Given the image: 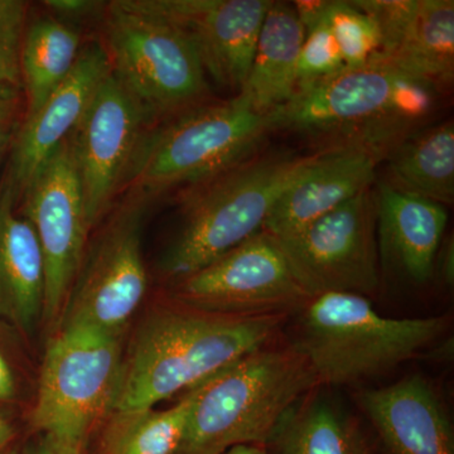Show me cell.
<instances>
[{
    "instance_id": "obj_29",
    "label": "cell",
    "mask_w": 454,
    "mask_h": 454,
    "mask_svg": "<svg viewBox=\"0 0 454 454\" xmlns=\"http://www.w3.org/2000/svg\"><path fill=\"white\" fill-rule=\"evenodd\" d=\"M20 98L0 97V163L12 148L13 140L20 127H18V110Z\"/></svg>"
},
{
    "instance_id": "obj_26",
    "label": "cell",
    "mask_w": 454,
    "mask_h": 454,
    "mask_svg": "<svg viewBox=\"0 0 454 454\" xmlns=\"http://www.w3.org/2000/svg\"><path fill=\"white\" fill-rule=\"evenodd\" d=\"M322 17L333 31L346 68L369 64L380 49L375 20L356 2H322Z\"/></svg>"
},
{
    "instance_id": "obj_23",
    "label": "cell",
    "mask_w": 454,
    "mask_h": 454,
    "mask_svg": "<svg viewBox=\"0 0 454 454\" xmlns=\"http://www.w3.org/2000/svg\"><path fill=\"white\" fill-rule=\"evenodd\" d=\"M82 35L64 20L42 17L27 26L20 53L25 119L37 112L74 70Z\"/></svg>"
},
{
    "instance_id": "obj_3",
    "label": "cell",
    "mask_w": 454,
    "mask_h": 454,
    "mask_svg": "<svg viewBox=\"0 0 454 454\" xmlns=\"http://www.w3.org/2000/svg\"><path fill=\"white\" fill-rule=\"evenodd\" d=\"M317 387L309 361L294 346L253 352L203 382L176 454L268 447L284 419Z\"/></svg>"
},
{
    "instance_id": "obj_8",
    "label": "cell",
    "mask_w": 454,
    "mask_h": 454,
    "mask_svg": "<svg viewBox=\"0 0 454 454\" xmlns=\"http://www.w3.org/2000/svg\"><path fill=\"white\" fill-rule=\"evenodd\" d=\"M121 334L68 321L51 340L42 366L32 424L40 434L86 446L112 411L121 379Z\"/></svg>"
},
{
    "instance_id": "obj_36",
    "label": "cell",
    "mask_w": 454,
    "mask_h": 454,
    "mask_svg": "<svg viewBox=\"0 0 454 454\" xmlns=\"http://www.w3.org/2000/svg\"><path fill=\"white\" fill-rule=\"evenodd\" d=\"M0 454H20V452H17V450H3V452H0Z\"/></svg>"
},
{
    "instance_id": "obj_15",
    "label": "cell",
    "mask_w": 454,
    "mask_h": 454,
    "mask_svg": "<svg viewBox=\"0 0 454 454\" xmlns=\"http://www.w3.org/2000/svg\"><path fill=\"white\" fill-rule=\"evenodd\" d=\"M355 2L375 20L380 31V49L370 62L393 66L441 92L452 88L453 0Z\"/></svg>"
},
{
    "instance_id": "obj_14",
    "label": "cell",
    "mask_w": 454,
    "mask_h": 454,
    "mask_svg": "<svg viewBox=\"0 0 454 454\" xmlns=\"http://www.w3.org/2000/svg\"><path fill=\"white\" fill-rule=\"evenodd\" d=\"M184 32L203 68L236 95L243 89L273 0H139Z\"/></svg>"
},
{
    "instance_id": "obj_1",
    "label": "cell",
    "mask_w": 454,
    "mask_h": 454,
    "mask_svg": "<svg viewBox=\"0 0 454 454\" xmlns=\"http://www.w3.org/2000/svg\"><path fill=\"white\" fill-rule=\"evenodd\" d=\"M443 92L393 66L370 62L297 86L270 114L274 130L292 131L318 151L357 149L387 160L429 125Z\"/></svg>"
},
{
    "instance_id": "obj_24",
    "label": "cell",
    "mask_w": 454,
    "mask_h": 454,
    "mask_svg": "<svg viewBox=\"0 0 454 454\" xmlns=\"http://www.w3.org/2000/svg\"><path fill=\"white\" fill-rule=\"evenodd\" d=\"M267 450L269 454H373L356 420L322 399L295 406Z\"/></svg>"
},
{
    "instance_id": "obj_21",
    "label": "cell",
    "mask_w": 454,
    "mask_h": 454,
    "mask_svg": "<svg viewBox=\"0 0 454 454\" xmlns=\"http://www.w3.org/2000/svg\"><path fill=\"white\" fill-rule=\"evenodd\" d=\"M304 28L294 5L273 2L262 29L252 67L239 97L262 115H270L291 100L298 85Z\"/></svg>"
},
{
    "instance_id": "obj_22",
    "label": "cell",
    "mask_w": 454,
    "mask_h": 454,
    "mask_svg": "<svg viewBox=\"0 0 454 454\" xmlns=\"http://www.w3.org/2000/svg\"><path fill=\"white\" fill-rule=\"evenodd\" d=\"M385 184L402 192L443 206L454 202V127L452 121L427 125L387 158Z\"/></svg>"
},
{
    "instance_id": "obj_7",
    "label": "cell",
    "mask_w": 454,
    "mask_h": 454,
    "mask_svg": "<svg viewBox=\"0 0 454 454\" xmlns=\"http://www.w3.org/2000/svg\"><path fill=\"white\" fill-rule=\"evenodd\" d=\"M104 35L112 74L153 127L210 101L207 74L193 44L139 0L107 3Z\"/></svg>"
},
{
    "instance_id": "obj_17",
    "label": "cell",
    "mask_w": 454,
    "mask_h": 454,
    "mask_svg": "<svg viewBox=\"0 0 454 454\" xmlns=\"http://www.w3.org/2000/svg\"><path fill=\"white\" fill-rule=\"evenodd\" d=\"M357 403L384 454H454L450 415L437 390L419 373L361 391Z\"/></svg>"
},
{
    "instance_id": "obj_28",
    "label": "cell",
    "mask_w": 454,
    "mask_h": 454,
    "mask_svg": "<svg viewBox=\"0 0 454 454\" xmlns=\"http://www.w3.org/2000/svg\"><path fill=\"white\" fill-rule=\"evenodd\" d=\"M28 5L20 0H0V97L20 98L23 91L20 53Z\"/></svg>"
},
{
    "instance_id": "obj_5",
    "label": "cell",
    "mask_w": 454,
    "mask_h": 454,
    "mask_svg": "<svg viewBox=\"0 0 454 454\" xmlns=\"http://www.w3.org/2000/svg\"><path fill=\"white\" fill-rule=\"evenodd\" d=\"M294 348L309 361L318 385L339 387L390 372L441 339L447 317L390 318L369 298L325 293L301 307Z\"/></svg>"
},
{
    "instance_id": "obj_25",
    "label": "cell",
    "mask_w": 454,
    "mask_h": 454,
    "mask_svg": "<svg viewBox=\"0 0 454 454\" xmlns=\"http://www.w3.org/2000/svg\"><path fill=\"white\" fill-rule=\"evenodd\" d=\"M203 382L166 411L151 409L124 417L116 415L106 435V454L177 453Z\"/></svg>"
},
{
    "instance_id": "obj_35",
    "label": "cell",
    "mask_w": 454,
    "mask_h": 454,
    "mask_svg": "<svg viewBox=\"0 0 454 454\" xmlns=\"http://www.w3.org/2000/svg\"><path fill=\"white\" fill-rule=\"evenodd\" d=\"M223 454H269L267 447L262 446H236Z\"/></svg>"
},
{
    "instance_id": "obj_2",
    "label": "cell",
    "mask_w": 454,
    "mask_h": 454,
    "mask_svg": "<svg viewBox=\"0 0 454 454\" xmlns=\"http://www.w3.org/2000/svg\"><path fill=\"white\" fill-rule=\"evenodd\" d=\"M286 316H230L186 304L160 310L140 328L112 411L118 417L151 411L191 390L259 349L268 348Z\"/></svg>"
},
{
    "instance_id": "obj_33",
    "label": "cell",
    "mask_w": 454,
    "mask_h": 454,
    "mask_svg": "<svg viewBox=\"0 0 454 454\" xmlns=\"http://www.w3.org/2000/svg\"><path fill=\"white\" fill-rule=\"evenodd\" d=\"M442 247H443V250H442V252L439 250L437 256V260H441V273L444 280H446V283L452 286L454 279V249L452 239H450V241H447Z\"/></svg>"
},
{
    "instance_id": "obj_10",
    "label": "cell",
    "mask_w": 454,
    "mask_h": 454,
    "mask_svg": "<svg viewBox=\"0 0 454 454\" xmlns=\"http://www.w3.org/2000/svg\"><path fill=\"white\" fill-rule=\"evenodd\" d=\"M149 200L125 192L97 243L82 262L68 298L65 322H82L121 334L148 288L142 254V223Z\"/></svg>"
},
{
    "instance_id": "obj_12",
    "label": "cell",
    "mask_w": 454,
    "mask_h": 454,
    "mask_svg": "<svg viewBox=\"0 0 454 454\" xmlns=\"http://www.w3.org/2000/svg\"><path fill=\"white\" fill-rule=\"evenodd\" d=\"M18 202L43 254L41 319L53 327L67 306L91 230L74 160L73 134L51 155Z\"/></svg>"
},
{
    "instance_id": "obj_16",
    "label": "cell",
    "mask_w": 454,
    "mask_h": 454,
    "mask_svg": "<svg viewBox=\"0 0 454 454\" xmlns=\"http://www.w3.org/2000/svg\"><path fill=\"white\" fill-rule=\"evenodd\" d=\"M110 73L112 68L104 44L98 41L89 42L82 46L67 79L37 112L23 119L12 145L4 181L17 202L51 155L76 129L92 98Z\"/></svg>"
},
{
    "instance_id": "obj_18",
    "label": "cell",
    "mask_w": 454,
    "mask_h": 454,
    "mask_svg": "<svg viewBox=\"0 0 454 454\" xmlns=\"http://www.w3.org/2000/svg\"><path fill=\"white\" fill-rule=\"evenodd\" d=\"M379 162L378 158L357 149L318 151L315 160L278 197L262 231L277 240L301 231L372 187Z\"/></svg>"
},
{
    "instance_id": "obj_32",
    "label": "cell",
    "mask_w": 454,
    "mask_h": 454,
    "mask_svg": "<svg viewBox=\"0 0 454 454\" xmlns=\"http://www.w3.org/2000/svg\"><path fill=\"white\" fill-rule=\"evenodd\" d=\"M16 394V381L7 360L0 354V402L12 399Z\"/></svg>"
},
{
    "instance_id": "obj_11",
    "label": "cell",
    "mask_w": 454,
    "mask_h": 454,
    "mask_svg": "<svg viewBox=\"0 0 454 454\" xmlns=\"http://www.w3.org/2000/svg\"><path fill=\"white\" fill-rule=\"evenodd\" d=\"M179 301L230 316L283 315L310 300L279 243L259 231L176 283Z\"/></svg>"
},
{
    "instance_id": "obj_31",
    "label": "cell",
    "mask_w": 454,
    "mask_h": 454,
    "mask_svg": "<svg viewBox=\"0 0 454 454\" xmlns=\"http://www.w3.org/2000/svg\"><path fill=\"white\" fill-rule=\"evenodd\" d=\"M44 7L64 18H83L95 13L98 9L106 7V4L92 0H47Z\"/></svg>"
},
{
    "instance_id": "obj_13",
    "label": "cell",
    "mask_w": 454,
    "mask_h": 454,
    "mask_svg": "<svg viewBox=\"0 0 454 454\" xmlns=\"http://www.w3.org/2000/svg\"><path fill=\"white\" fill-rule=\"evenodd\" d=\"M153 127L145 110L112 73L73 133L86 216L94 227L122 193L137 149Z\"/></svg>"
},
{
    "instance_id": "obj_4",
    "label": "cell",
    "mask_w": 454,
    "mask_h": 454,
    "mask_svg": "<svg viewBox=\"0 0 454 454\" xmlns=\"http://www.w3.org/2000/svg\"><path fill=\"white\" fill-rule=\"evenodd\" d=\"M317 153L253 155L184 188L182 226L164 255L163 273L182 279L262 231L284 188Z\"/></svg>"
},
{
    "instance_id": "obj_30",
    "label": "cell",
    "mask_w": 454,
    "mask_h": 454,
    "mask_svg": "<svg viewBox=\"0 0 454 454\" xmlns=\"http://www.w3.org/2000/svg\"><path fill=\"white\" fill-rule=\"evenodd\" d=\"M85 447L55 435L41 434L25 454H85Z\"/></svg>"
},
{
    "instance_id": "obj_6",
    "label": "cell",
    "mask_w": 454,
    "mask_h": 454,
    "mask_svg": "<svg viewBox=\"0 0 454 454\" xmlns=\"http://www.w3.org/2000/svg\"><path fill=\"white\" fill-rule=\"evenodd\" d=\"M270 131V115L256 113L239 95L207 101L145 131L122 192L151 201L210 178L253 157Z\"/></svg>"
},
{
    "instance_id": "obj_27",
    "label": "cell",
    "mask_w": 454,
    "mask_h": 454,
    "mask_svg": "<svg viewBox=\"0 0 454 454\" xmlns=\"http://www.w3.org/2000/svg\"><path fill=\"white\" fill-rule=\"evenodd\" d=\"M322 2H294L306 28L298 64V85L325 79L346 68L333 31L321 13Z\"/></svg>"
},
{
    "instance_id": "obj_9",
    "label": "cell",
    "mask_w": 454,
    "mask_h": 454,
    "mask_svg": "<svg viewBox=\"0 0 454 454\" xmlns=\"http://www.w3.org/2000/svg\"><path fill=\"white\" fill-rule=\"evenodd\" d=\"M378 207L372 187L288 238L276 240L310 298L378 292Z\"/></svg>"
},
{
    "instance_id": "obj_20",
    "label": "cell",
    "mask_w": 454,
    "mask_h": 454,
    "mask_svg": "<svg viewBox=\"0 0 454 454\" xmlns=\"http://www.w3.org/2000/svg\"><path fill=\"white\" fill-rule=\"evenodd\" d=\"M16 197L0 186V309L23 331L42 318L44 260L29 221L16 211Z\"/></svg>"
},
{
    "instance_id": "obj_19",
    "label": "cell",
    "mask_w": 454,
    "mask_h": 454,
    "mask_svg": "<svg viewBox=\"0 0 454 454\" xmlns=\"http://www.w3.org/2000/svg\"><path fill=\"white\" fill-rule=\"evenodd\" d=\"M375 192L379 256L409 282H428L446 231V206L402 192L384 181Z\"/></svg>"
},
{
    "instance_id": "obj_34",
    "label": "cell",
    "mask_w": 454,
    "mask_h": 454,
    "mask_svg": "<svg viewBox=\"0 0 454 454\" xmlns=\"http://www.w3.org/2000/svg\"><path fill=\"white\" fill-rule=\"evenodd\" d=\"M13 435V427L11 426V423H9L8 420L0 418V452H3V450L7 448L9 442L12 441Z\"/></svg>"
}]
</instances>
